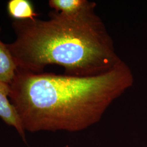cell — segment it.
<instances>
[{
	"label": "cell",
	"mask_w": 147,
	"mask_h": 147,
	"mask_svg": "<svg viewBox=\"0 0 147 147\" xmlns=\"http://www.w3.org/2000/svg\"><path fill=\"white\" fill-rule=\"evenodd\" d=\"M0 27V31H1ZM17 65L7 44L0 40V81L11 85L15 78Z\"/></svg>",
	"instance_id": "cell-4"
},
{
	"label": "cell",
	"mask_w": 147,
	"mask_h": 147,
	"mask_svg": "<svg viewBox=\"0 0 147 147\" xmlns=\"http://www.w3.org/2000/svg\"><path fill=\"white\" fill-rule=\"evenodd\" d=\"M134 82L131 70L123 60L91 77L17 69L9 98L26 131H80L99 122Z\"/></svg>",
	"instance_id": "cell-1"
},
{
	"label": "cell",
	"mask_w": 147,
	"mask_h": 147,
	"mask_svg": "<svg viewBox=\"0 0 147 147\" xmlns=\"http://www.w3.org/2000/svg\"><path fill=\"white\" fill-rule=\"evenodd\" d=\"M95 8L75 15L54 11L47 20H14L16 38L7 45L18 69L40 73L56 64L65 75L91 77L113 68L122 59Z\"/></svg>",
	"instance_id": "cell-2"
},
{
	"label": "cell",
	"mask_w": 147,
	"mask_h": 147,
	"mask_svg": "<svg viewBox=\"0 0 147 147\" xmlns=\"http://www.w3.org/2000/svg\"><path fill=\"white\" fill-rule=\"evenodd\" d=\"M7 11L14 20H33L38 16L32 2L28 0H10L7 5Z\"/></svg>",
	"instance_id": "cell-6"
},
{
	"label": "cell",
	"mask_w": 147,
	"mask_h": 147,
	"mask_svg": "<svg viewBox=\"0 0 147 147\" xmlns=\"http://www.w3.org/2000/svg\"><path fill=\"white\" fill-rule=\"evenodd\" d=\"M10 93L11 86L0 81V118L7 125L15 127L23 141L26 142L25 130L20 118L14 106L8 100Z\"/></svg>",
	"instance_id": "cell-3"
},
{
	"label": "cell",
	"mask_w": 147,
	"mask_h": 147,
	"mask_svg": "<svg viewBox=\"0 0 147 147\" xmlns=\"http://www.w3.org/2000/svg\"><path fill=\"white\" fill-rule=\"evenodd\" d=\"M49 5L55 11L67 15L77 14L96 5L87 0H50Z\"/></svg>",
	"instance_id": "cell-5"
}]
</instances>
